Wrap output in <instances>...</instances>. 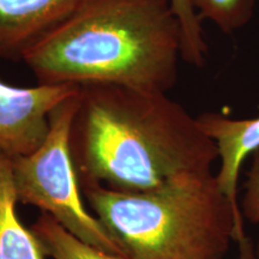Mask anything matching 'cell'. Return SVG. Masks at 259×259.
Returning <instances> with one entry per match:
<instances>
[{
  "mask_svg": "<svg viewBox=\"0 0 259 259\" xmlns=\"http://www.w3.org/2000/svg\"><path fill=\"white\" fill-rule=\"evenodd\" d=\"M70 148L80 189L144 192L211 173L215 142L167 94L109 84L80 87Z\"/></svg>",
  "mask_w": 259,
  "mask_h": 259,
  "instance_id": "1",
  "label": "cell"
},
{
  "mask_svg": "<svg viewBox=\"0 0 259 259\" xmlns=\"http://www.w3.org/2000/svg\"><path fill=\"white\" fill-rule=\"evenodd\" d=\"M22 60L40 84L167 94L183 60L181 29L169 0H82Z\"/></svg>",
  "mask_w": 259,
  "mask_h": 259,
  "instance_id": "2",
  "label": "cell"
},
{
  "mask_svg": "<svg viewBox=\"0 0 259 259\" xmlns=\"http://www.w3.org/2000/svg\"><path fill=\"white\" fill-rule=\"evenodd\" d=\"M93 212L128 259H239L254 248L212 173L186 176L144 192L82 187Z\"/></svg>",
  "mask_w": 259,
  "mask_h": 259,
  "instance_id": "3",
  "label": "cell"
},
{
  "mask_svg": "<svg viewBox=\"0 0 259 259\" xmlns=\"http://www.w3.org/2000/svg\"><path fill=\"white\" fill-rule=\"evenodd\" d=\"M78 103L79 94L61 102L51 113L50 132L44 143L34 153L12 158L16 197L18 203L51 215L87 244L125 257L99 219L83 204L70 148L71 125Z\"/></svg>",
  "mask_w": 259,
  "mask_h": 259,
  "instance_id": "4",
  "label": "cell"
},
{
  "mask_svg": "<svg viewBox=\"0 0 259 259\" xmlns=\"http://www.w3.org/2000/svg\"><path fill=\"white\" fill-rule=\"evenodd\" d=\"M79 92L71 84L18 88L0 80V153L11 158L34 153L47 138L51 113Z\"/></svg>",
  "mask_w": 259,
  "mask_h": 259,
  "instance_id": "5",
  "label": "cell"
},
{
  "mask_svg": "<svg viewBox=\"0 0 259 259\" xmlns=\"http://www.w3.org/2000/svg\"><path fill=\"white\" fill-rule=\"evenodd\" d=\"M204 134L215 142L221 161L216 180L231 202L239 222L244 225L239 203V174L246 157L259 149V115L233 119L221 113H204L197 116Z\"/></svg>",
  "mask_w": 259,
  "mask_h": 259,
  "instance_id": "6",
  "label": "cell"
},
{
  "mask_svg": "<svg viewBox=\"0 0 259 259\" xmlns=\"http://www.w3.org/2000/svg\"><path fill=\"white\" fill-rule=\"evenodd\" d=\"M82 0H0V58L22 60Z\"/></svg>",
  "mask_w": 259,
  "mask_h": 259,
  "instance_id": "7",
  "label": "cell"
},
{
  "mask_svg": "<svg viewBox=\"0 0 259 259\" xmlns=\"http://www.w3.org/2000/svg\"><path fill=\"white\" fill-rule=\"evenodd\" d=\"M12 158L0 153V259H46L37 238L18 219Z\"/></svg>",
  "mask_w": 259,
  "mask_h": 259,
  "instance_id": "8",
  "label": "cell"
},
{
  "mask_svg": "<svg viewBox=\"0 0 259 259\" xmlns=\"http://www.w3.org/2000/svg\"><path fill=\"white\" fill-rule=\"evenodd\" d=\"M31 231L47 257L53 259H128L87 244L65 229L48 213L42 212Z\"/></svg>",
  "mask_w": 259,
  "mask_h": 259,
  "instance_id": "9",
  "label": "cell"
},
{
  "mask_svg": "<svg viewBox=\"0 0 259 259\" xmlns=\"http://www.w3.org/2000/svg\"><path fill=\"white\" fill-rule=\"evenodd\" d=\"M200 21L208 19L226 34H232L248 23L253 0H190Z\"/></svg>",
  "mask_w": 259,
  "mask_h": 259,
  "instance_id": "10",
  "label": "cell"
},
{
  "mask_svg": "<svg viewBox=\"0 0 259 259\" xmlns=\"http://www.w3.org/2000/svg\"><path fill=\"white\" fill-rule=\"evenodd\" d=\"M181 29L183 60L196 67L205 63L208 45L204 38L202 21L190 0H169Z\"/></svg>",
  "mask_w": 259,
  "mask_h": 259,
  "instance_id": "11",
  "label": "cell"
},
{
  "mask_svg": "<svg viewBox=\"0 0 259 259\" xmlns=\"http://www.w3.org/2000/svg\"><path fill=\"white\" fill-rule=\"evenodd\" d=\"M242 218L252 225H259V149L252 154V162L244 183L240 202ZM254 257L259 259V240L254 248Z\"/></svg>",
  "mask_w": 259,
  "mask_h": 259,
  "instance_id": "12",
  "label": "cell"
}]
</instances>
